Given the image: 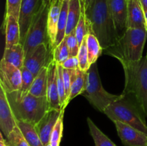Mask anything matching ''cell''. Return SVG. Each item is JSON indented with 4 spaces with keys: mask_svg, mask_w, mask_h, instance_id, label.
<instances>
[{
    "mask_svg": "<svg viewBox=\"0 0 147 146\" xmlns=\"http://www.w3.org/2000/svg\"><path fill=\"white\" fill-rule=\"evenodd\" d=\"M53 59L57 62V64H62L69 57L68 47L66 42V37L53 50Z\"/></svg>",
    "mask_w": 147,
    "mask_h": 146,
    "instance_id": "27",
    "label": "cell"
},
{
    "mask_svg": "<svg viewBox=\"0 0 147 146\" xmlns=\"http://www.w3.org/2000/svg\"><path fill=\"white\" fill-rule=\"evenodd\" d=\"M17 125V120L11 110L7 94L0 86V127L1 132L7 137Z\"/></svg>",
    "mask_w": 147,
    "mask_h": 146,
    "instance_id": "11",
    "label": "cell"
},
{
    "mask_svg": "<svg viewBox=\"0 0 147 146\" xmlns=\"http://www.w3.org/2000/svg\"><path fill=\"white\" fill-rule=\"evenodd\" d=\"M6 94L17 120L29 122L35 126L50 109L47 97H36L20 90Z\"/></svg>",
    "mask_w": 147,
    "mask_h": 146,
    "instance_id": "3",
    "label": "cell"
},
{
    "mask_svg": "<svg viewBox=\"0 0 147 146\" xmlns=\"http://www.w3.org/2000/svg\"><path fill=\"white\" fill-rule=\"evenodd\" d=\"M144 15H145V21H146V29L147 30V11H145Z\"/></svg>",
    "mask_w": 147,
    "mask_h": 146,
    "instance_id": "41",
    "label": "cell"
},
{
    "mask_svg": "<svg viewBox=\"0 0 147 146\" xmlns=\"http://www.w3.org/2000/svg\"><path fill=\"white\" fill-rule=\"evenodd\" d=\"M125 75V87L122 94L134 100L147 117V57L138 62H121Z\"/></svg>",
    "mask_w": 147,
    "mask_h": 146,
    "instance_id": "2",
    "label": "cell"
},
{
    "mask_svg": "<svg viewBox=\"0 0 147 146\" xmlns=\"http://www.w3.org/2000/svg\"><path fill=\"white\" fill-rule=\"evenodd\" d=\"M85 16L89 33L97 37L103 50L117 42L119 37L109 9V0H93L85 9Z\"/></svg>",
    "mask_w": 147,
    "mask_h": 146,
    "instance_id": "1",
    "label": "cell"
},
{
    "mask_svg": "<svg viewBox=\"0 0 147 146\" xmlns=\"http://www.w3.org/2000/svg\"><path fill=\"white\" fill-rule=\"evenodd\" d=\"M87 123L88 125L90 135L94 140L96 146H117L113 143L97 126L95 125L93 120L88 117Z\"/></svg>",
    "mask_w": 147,
    "mask_h": 146,
    "instance_id": "26",
    "label": "cell"
},
{
    "mask_svg": "<svg viewBox=\"0 0 147 146\" xmlns=\"http://www.w3.org/2000/svg\"><path fill=\"white\" fill-rule=\"evenodd\" d=\"M22 72V86L20 91L22 92H29L30 89L34 80V76L31 72L26 67H23L21 69Z\"/></svg>",
    "mask_w": 147,
    "mask_h": 146,
    "instance_id": "32",
    "label": "cell"
},
{
    "mask_svg": "<svg viewBox=\"0 0 147 146\" xmlns=\"http://www.w3.org/2000/svg\"><path fill=\"white\" fill-rule=\"evenodd\" d=\"M47 67L40 70L34 77L29 92L36 97H47Z\"/></svg>",
    "mask_w": 147,
    "mask_h": 146,
    "instance_id": "21",
    "label": "cell"
},
{
    "mask_svg": "<svg viewBox=\"0 0 147 146\" xmlns=\"http://www.w3.org/2000/svg\"><path fill=\"white\" fill-rule=\"evenodd\" d=\"M0 146H9L7 140H6L3 137L2 133L0 134Z\"/></svg>",
    "mask_w": 147,
    "mask_h": 146,
    "instance_id": "38",
    "label": "cell"
},
{
    "mask_svg": "<svg viewBox=\"0 0 147 146\" xmlns=\"http://www.w3.org/2000/svg\"><path fill=\"white\" fill-rule=\"evenodd\" d=\"M86 78H87V72L82 71L80 69L73 70L72 74L71 88H70V94L69 97V102L78 94H83L84 92L86 89Z\"/></svg>",
    "mask_w": 147,
    "mask_h": 146,
    "instance_id": "23",
    "label": "cell"
},
{
    "mask_svg": "<svg viewBox=\"0 0 147 146\" xmlns=\"http://www.w3.org/2000/svg\"><path fill=\"white\" fill-rule=\"evenodd\" d=\"M146 57H147V54H146Z\"/></svg>",
    "mask_w": 147,
    "mask_h": 146,
    "instance_id": "45",
    "label": "cell"
},
{
    "mask_svg": "<svg viewBox=\"0 0 147 146\" xmlns=\"http://www.w3.org/2000/svg\"><path fill=\"white\" fill-rule=\"evenodd\" d=\"M63 116H64V111L62 112L61 115H60V117L52 132L50 139V145L51 146H60L62 137H63Z\"/></svg>",
    "mask_w": 147,
    "mask_h": 146,
    "instance_id": "28",
    "label": "cell"
},
{
    "mask_svg": "<svg viewBox=\"0 0 147 146\" xmlns=\"http://www.w3.org/2000/svg\"><path fill=\"white\" fill-rule=\"evenodd\" d=\"M22 0H7L4 15H12L19 19Z\"/></svg>",
    "mask_w": 147,
    "mask_h": 146,
    "instance_id": "36",
    "label": "cell"
},
{
    "mask_svg": "<svg viewBox=\"0 0 147 146\" xmlns=\"http://www.w3.org/2000/svg\"><path fill=\"white\" fill-rule=\"evenodd\" d=\"M57 64V88H58L59 96H60V106H61V110H63V107L65 105L66 100L64 80H63V67L60 64Z\"/></svg>",
    "mask_w": 147,
    "mask_h": 146,
    "instance_id": "33",
    "label": "cell"
},
{
    "mask_svg": "<svg viewBox=\"0 0 147 146\" xmlns=\"http://www.w3.org/2000/svg\"><path fill=\"white\" fill-rule=\"evenodd\" d=\"M60 65L64 69H67V70H77V69H79V61L78 57H69Z\"/></svg>",
    "mask_w": 147,
    "mask_h": 146,
    "instance_id": "37",
    "label": "cell"
},
{
    "mask_svg": "<svg viewBox=\"0 0 147 146\" xmlns=\"http://www.w3.org/2000/svg\"><path fill=\"white\" fill-rule=\"evenodd\" d=\"M7 140L9 146H30L17 125L9 135Z\"/></svg>",
    "mask_w": 147,
    "mask_h": 146,
    "instance_id": "30",
    "label": "cell"
},
{
    "mask_svg": "<svg viewBox=\"0 0 147 146\" xmlns=\"http://www.w3.org/2000/svg\"><path fill=\"white\" fill-rule=\"evenodd\" d=\"M47 46L45 44L37 46L24 59V67L30 70L34 77L48 64V63L47 64Z\"/></svg>",
    "mask_w": 147,
    "mask_h": 146,
    "instance_id": "15",
    "label": "cell"
},
{
    "mask_svg": "<svg viewBox=\"0 0 147 146\" xmlns=\"http://www.w3.org/2000/svg\"><path fill=\"white\" fill-rule=\"evenodd\" d=\"M109 9L120 38L127 29V0H109Z\"/></svg>",
    "mask_w": 147,
    "mask_h": 146,
    "instance_id": "14",
    "label": "cell"
},
{
    "mask_svg": "<svg viewBox=\"0 0 147 146\" xmlns=\"http://www.w3.org/2000/svg\"><path fill=\"white\" fill-rule=\"evenodd\" d=\"M75 32H76V37H77L78 41L79 44H80H80H82V42H83V41L84 40V39L86 38V35L89 33L87 23H86V16H85L84 5L83 6V8H82V11L81 14H80V19H79L78 23Z\"/></svg>",
    "mask_w": 147,
    "mask_h": 146,
    "instance_id": "29",
    "label": "cell"
},
{
    "mask_svg": "<svg viewBox=\"0 0 147 146\" xmlns=\"http://www.w3.org/2000/svg\"><path fill=\"white\" fill-rule=\"evenodd\" d=\"M4 33H5V47L8 48L21 42L20 27L18 19L12 15H4Z\"/></svg>",
    "mask_w": 147,
    "mask_h": 146,
    "instance_id": "18",
    "label": "cell"
},
{
    "mask_svg": "<svg viewBox=\"0 0 147 146\" xmlns=\"http://www.w3.org/2000/svg\"><path fill=\"white\" fill-rule=\"evenodd\" d=\"M147 38L146 29L127 28L113 46L103 50L105 54L119 62H138L143 57V50Z\"/></svg>",
    "mask_w": 147,
    "mask_h": 146,
    "instance_id": "4",
    "label": "cell"
},
{
    "mask_svg": "<svg viewBox=\"0 0 147 146\" xmlns=\"http://www.w3.org/2000/svg\"><path fill=\"white\" fill-rule=\"evenodd\" d=\"M63 111L65 110L50 109L41 120L35 125L36 130L44 146L50 143L52 132Z\"/></svg>",
    "mask_w": 147,
    "mask_h": 146,
    "instance_id": "12",
    "label": "cell"
},
{
    "mask_svg": "<svg viewBox=\"0 0 147 146\" xmlns=\"http://www.w3.org/2000/svg\"><path fill=\"white\" fill-rule=\"evenodd\" d=\"M49 4H45L42 9L37 14L30 26L23 42L25 57L28 55L37 46L41 44L50 45L47 32Z\"/></svg>",
    "mask_w": 147,
    "mask_h": 146,
    "instance_id": "7",
    "label": "cell"
},
{
    "mask_svg": "<svg viewBox=\"0 0 147 146\" xmlns=\"http://www.w3.org/2000/svg\"><path fill=\"white\" fill-rule=\"evenodd\" d=\"M78 59L79 61V69L82 71L88 72L90 69V65L88 62V54L87 45H86V38L84 39L79 49Z\"/></svg>",
    "mask_w": 147,
    "mask_h": 146,
    "instance_id": "31",
    "label": "cell"
},
{
    "mask_svg": "<svg viewBox=\"0 0 147 146\" xmlns=\"http://www.w3.org/2000/svg\"><path fill=\"white\" fill-rule=\"evenodd\" d=\"M92 1H93V0H84V1H83V4H84L85 9H86V8H88V7H89V5L91 4Z\"/></svg>",
    "mask_w": 147,
    "mask_h": 146,
    "instance_id": "40",
    "label": "cell"
},
{
    "mask_svg": "<svg viewBox=\"0 0 147 146\" xmlns=\"http://www.w3.org/2000/svg\"><path fill=\"white\" fill-rule=\"evenodd\" d=\"M146 146H147V145H146Z\"/></svg>",
    "mask_w": 147,
    "mask_h": 146,
    "instance_id": "46",
    "label": "cell"
},
{
    "mask_svg": "<svg viewBox=\"0 0 147 146\" xmlns=\"http://www.w3.org/2000/svg\"><path fill=\"white\" fill-rule=\"evenodd\" d=\"M62 1H64V0H62Z\"/></svg>",
    "mask_w": 147,
    "mask_h": 146,
    "instance_id": "44",
    "label": "cell"
},
{
    "mask_svg": "<svg viewBox=\"0 0 147 146\" xmlns=\"http://www.w3.org/2000/svg\"><path fill=\"white\" fill-rule=\"evenodd\" d=\"M69 1L70 0H64L62 5L61 11H60V18H59L58 24H57V32L56 36L55 42L54 45L52 47L53 51L62 41L65 39L66 36V29H67V12L69 8Z\"/></svg>",
    "mask_w": 147,
    "mask_h": 146,
    "instance_id": "24",
    "label": "cell"
},
{
    "mask_svg": "<svg viewBox=\"0 0 147 146\" xmlns=\"http://www.w3.org/2000/svg\"><path fill=\"white\" fill-rule=\"evenodd\" d=\"M44 5V0H22L18 19L20 27L21 44H23L34 17L40 12Z\"/></svg>",
    "mask_w": 147,
    "mask_h": 146,
    "instance_id": "8",
    "label": "cell"
},
{
    "mask_svg": "<svg viewBox=\"0 0 147 146\" xmlns=\"http://www.w3.org/2000/svg\"><path fill=\"white\" fill-rule=\"evenodd\" d=\"M65 37L69 53H70V57H77L79 49H80V44L78 41L77 37H76V32L73 31L69 35L65 36Z\"/></svg>",
    "mask_w": 147,
    "mask_h": 146,
    "instance_id": "34",
    "label": "cell"
},
{
    "mask_svg": "<svg viewBox=\"0 0 147 146\" xmlns=\"http://www.w3.org/2000/svg\"><path fill=\"white\" fill-rule=\"evenodd\" d=\"M25 59L23 44L19 43L8 48H4L2 60L11 63L17 68L21 70L24 67V62Z\"/></svg>",
    "mask_w": 147,
    "mask_h": 146,
    "instance_id": "19",
    "label": "cell"
},
{
    "mask_svg": "<svg viewBox=\"0 0 147 146\" xmlns=\"http://www.w3.org/2000/svg\"><path fill=\"white\" fill-rule=\"evenodd\" d=\"M83 94L90 104L101 113H104L111 104L119 100L121 96V94L109 93L103 88L96 62L90 65L88 70L86 89Z\"/></svg>",
    "mask_w": 147,
    "mask_h": 146,
    "instance_id": "6",
    "label": "cell"
},
{
    "mask_svg": "<svg viewBox=\"0 0 147 146\" xmlns=\"http://www.w3.org/2000/svg\"><path fill=\"white\" fill-rule=\"evenodd\" d=\"M140 2L144 11H147V0H140Z\"/></svg>",
    "mask_w": 147,
    "mask_h": 146,
    "instance_id": "39",
    "label": "cell"
},
{
    "mask_svg": "<svg viewBox=\"0 0 147 146\" xmlns=\"http://www.w3.org/2000/svg\"><path fill=\"white\" fill-rule=\"evenodd\" d=\"M118 135L124 146H146L147 134L120 121H114Z\"/></svg>",
    "mask_w": 147,
    "mask_h": 146,
    "instance_id": "10",
    "label": "cell"
},
{
    "mask_svg": "<svg viewBox=\"0 0 147 146\" xmlns=\"http://www.w3.org/2000/svg\"><path fill=\"white\" fill-rule=\"evenodd\" d=\"M103 113L113 122H122L147 134L144 113L134 100L125 94H121L120 98L111 104Z\"/></svg>",
    "mask_w": 147,
    "mask_h": 146,
    "instance_id": "5",
    "label": "cell"
},
{
    "mask_svg": "<svg viewBox=\"0 0 147 146\" xmlns=\"http://www.w3.org/2000/svg\"><path fill=\"white\" fill-rule=\"evenodd\" d=\"M63 2V1L62 0H50L47 18V32L50 40V49H52L55 42L57 32V24L60 18Z\"/></svg>",
    "mask_w": 147,
    "mask_h": 146,
    "instance_id": "17",
    "label": "cell"
},
{
    "mask_svg": "<svg viewBox=\"0 0 147 146\" xmlns=\"http://www.w3.org/2000/svg\"><path fill=\"white\" fill-rule=\"evenodd\" d=\"M0 86L5 92L9 93L21 89V70L1 59L0 62Z\"/></svg>",
    "mask_w": 147,
    "mask_h": 146,
    "instance_id": "9",
    "label": "cell"
},
{
    "mask_svg": "<svg viewBox=\"0 0 147 146\" xmlns=\"http://www.w3.org/2000/svg\"><path fill=\"white\" fill-rule=\"evenodd\" d=\"M86 45H87L88 62L90 65L96 62L103 50L99 42L97 37L92 33H88L86 35Z\"/></svg>",
    "mask_w": 147,
    "mask_h": 146,
    "instance_id": "25",
    "label": "cell"
},
{
    "mask_svg": "<svg viewBox=\"0 0 147 146\" xmlns=\"http://www.w3.org/2000/svg\"><path fill=\"white\" fill-rule=\"evenodd\" d=\"M127 28L146 29L144 11L140 0H127Z\"/></svg>",
    "mask_w": 147,
    "mask_h": 146,
    "instance_id": "16",
    "label": "cell"
},
{
    "mask_svg": "<svg viewBox=\"0 0 147 146\" xmlns=\"http://www.w3.org/2000/svg\"><path fill=\"white\" fill-rule=\"evenodd\" d=\"M17 125L30 146H44L34 125L23 120H17Z\"/></svg>",
    "mask_w": 147,
    "mask_h": 146,
    "instance_id": "22",
    "label": "cell"
},
{
    "mask_svg": "<svg viewBox=\"0 0 147 146\" xmlns=\"http://www.w3.org/2000/svg\"><path fill=\"white\" fill-rule=\"evenodd\" d=\"M82 1H84V0H82Z\"/></svg>",
    "mask_w": 147,
    "mask_h": 146,
    "instance_id": "43",
    "label": "cell"
},
{
    "mask_svg": "<svg viewBox=\"0 0 147 146\" xmlns=\"http://www.w3.org/2000/svg\"><path fill=\"white\" fill-rule=\"evenodd\" d=\"M45 146H51V145H50V143H49L48 145H45Z\"/></svg>",
    "mask_w": 147,
    "mask_h": 146,
    "instance_id": "42",
    "label": "cell"
},
{
    "mask_svg": "<svg viewBox=\"0 0 147 146\" xmlns=\"http://www.w3.org/2000/svg\"><path fill=\"white\" fill-rule=\"evenodd\" d=\"M47 94L50 109L61 110L57 88V64L53 59L47 64Z\"/></svg>",
    "mask_w": 147,
    "mask_h": 146,
    "instance_id": "13",
    "label": "cell"
},
{
    "mask_svg": "<svg viewBox=\"0 0 147 146\" xmlns=\"http://www.w3.org/2000/svg\"><path fill=\"white\" fill-rule=\"evenodd\" d=\"M84 5L82 0H70L67 12L66 36L76 31V27L80 19L82 8Z\"/></svg>",
    "mask_w": 147,
    "mask_h": 146,
    "instance_id": "20",
    "label": "cell"
},
{
    "mask_svg": "<svg viewBox=\"0 0 147 146\" xmlns=\"http://www.w3.org/2000/svg\"><path fill=\"white\" fill-rule=\"evenodd\" d=\"M73 70H67V69L63 68V80H64L66 100L65 105L63 107V110L66 108L67 104H69V97L70 94V88H71V82H72V74H73Z\"/></svg>",
    "mask_w": 147,
    "mask_h": 146,
    "instance_id": "35",
    "label": "cell"
}]
</instances>
